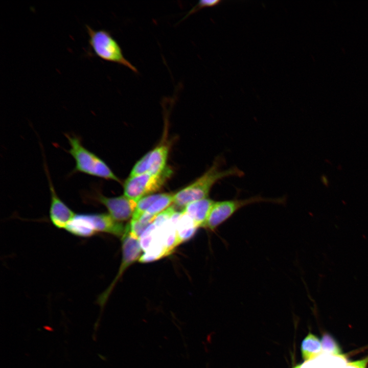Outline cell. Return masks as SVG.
I'll list each match as a JSON object with an SVG mask.
<instances>
[{
	"label": "cell",
	"instance_id": "7a4b0ae2",
	"mask_svg": "<svg viewBox=\"0 0 368 368\" xmlns=\"http://www.w3.org/2000/svg\"><path fill=\"white\" fill-rule=\"evenodd\" d=\"M65 136L70 146L68 152L75 161L74 173H82L120 182L119 179L102 159L83 146L79 137L68 134Z\"/></svg>",
	"mask_w": 368,
	"mask_h": 368
},
{
	"label": "cell",
	"instance_id": "7c38bea8",
	"mask_svg": "<svg viewBox=\"0 0 368 368\" xmlns=\"http://www.w3.org/2000/svg\"><path fill=\"white\" fill-rule=\"evenodd\" d=\"M198 227L193 220L182 211L176 224L177 236L180 243L191 239Z\"/></svg>",
	"mask_w": 368,
	"mask_h": 368
},
{
	"label": "cell",
	"instance_id": "6da1fadb",
	"mask_svg": "<svg viewBox=\"0 0 368 368\" xmlns=\"http://www.w3.org/2000/svg\"><path fill=\"white\" fill-rule=\"evenodd\" d=\"M224 163L223 158L218 157L202 175L174 194V204L178 208H185L191 202L208 198L213 186L219 180L230 176L244 175L243 171L236 167L221 169L220 167Z\"/></svg>",
	"mask_w": 368,
	"mask_h": 368
},
{
	"label": "cell",
	"instance_id": "e0dca14e",
	"mask_svg": "<svg viewBox=\"0 0 368 368\" xmlns=\"http://www.w3.org/2000/svg\"><path fill=\"white\" fill-rule=\"evenodd\" d=\"M148 159L149 153L148 152L135 164L131 171L130 177L148 173L149 169Z\"/></svg>",
	"mask_w": 368,
	"mask_h": 368
},
{
	"label": "cell",
	"instance_id": "8992f818",
	"mask_svg": "<svg viewBox=\"0 0 368 368\" xmlns=\"http://www.w3.org/2000/svg\"><path fill=\"white\" fill-rule=\"evenodd\" d=\"M172 171L167 167L161 174L146 173L129 178L124 184V194L129 199L137 202L143 197L159 190L171 175Z\"/></svg>",
	"mask_w": 368,
	"mask_h": 368
},
{
	"label": "cell",
	"instance_id": "9c48e42d",
	"mask_svg": "<svg viewBox=\"0 0 368 368\" xmlns=\"http://www.w3.org/2000/svg\"><path fill=\"white\" fill-rule=\"evenodd\" d=\"M65 229L70 234L79 237H90L96 234L91 213L76 214Z\"/></svg>",
	"mask_w": 368,
	"mask_h": 368
},
{
	"label": "cell",
	"instance_id": "2e32d148",
	"mask_svg": "<svg viewBox=\"0 0 368 368\" xmlns=\"http://www.w3.org/2000/svg\"><path fill=\"white\" fill-rule=\"evenodd\" d=\"M323 352L344 358L342 350L334 338L327 333H325L321 339Z\"/></svg>",
	"mask_w": 368,
	"mask_h": 368
},
{
	"label": "cell",
	"instance_id": "30bf717a",
	"mask_svg": "<svg viewBox=\"0 0 368 368\" xmlns=\"http://www.w3.org/2000/svg\"><path fill=\"white\" fill-rule=\"evenodd\" d=\"M215 201L209 198L188 204L182 211L188 215L198 227H203Z\"/></svg>",
	"mask_w": 368,
	"mask_h": 368
},
{
	"label": "cell",
	"instance_id": "ffe728a7",
	"mask_svg": "<svg viewBox=\"0 0 368 368\" xmlns=\"http://www.w3.org/2000/svg\"><path fill=\"white\" fill-rule=\"evenodd\" d=\"M321 181L324 185H326V186H327L328 185L329 181H328L327 177L326 176L323 175L321 176Z\"/></svg>",
	"mask_w": 368,
	"mask_h": 368
},
{
	"label": "cell",
	"instance_id": "ac0fdd59",
	"mask_svg": "<svg viewBox=\"0 0 368 368\" xmlns=\"http://www.w3.org/2000/svg\"><path fill=\"white\" fill-rule=\"evenodd\" d=\"M222 2L220 0H201L194 6L181 20L186 19L190 15L200 11L203 8L206 7H213L219 5Z\"/></svg>",
	"mask_w": 368,
	"mask_h": 368
},
{
	"label": "cell",
	"instance_id": "d6986e66",
	"mask_svg": "<svg viewBox=\"0 0 368 368\" xmlns=\"http://www.w3.org/2000/svg\"><path fill=\"white\" fill-rule=\"evenodd\" d=\"M367 363L368 356L362 360L350 362L348 363L347 365L356 368H366Z\"/></svg>",
	"mask_w": 368,
	"mask_h": 368
},
{
	"label": "cell",
	"instance_id": "5bb4252c",
	"mask_svg": "<svg viewBox=\"0 0 368 368\" xmlns=\"http://www.w3.org/2000/svg\"><path fill=\"white\" fill-rule=\"evenodd\" d=\"M174 194L172 193H162L152 205L145 213L152 217L166 210L174 202Z\"/></svg>",
	"mask_w": 368,
	"mask_h": 368
},
{
	"label": "cell",
	"instance_id": "3957f363",
	"mask_svg": "<svg viewBox=\"0 0 368 368\" xmlns=\"http://www.w3.org/2000/svg\"><path fill=\"white\" fill-rule=\"evenodd\" d=\"M85 27L89 46L95 56L103 60L123 65L135 73H139L137 68L124 56L120 44L109 31L95 30L87 25Z\"/></svg>",
	"mask_w": 368,
	"mask_h": 368
},
{
	"label": "cell",
	"instance_id": "9a60e30c",
	"mask_svg": "<svg viewBox=\"0 0 368 368\" xmlns=\"http://www.w3.org/2000/svg\"><path fill=\"white\" fill-rule=\"evenodd\" d=\"M161 195L162 194H153L140 199L137 202L131 221L137 220Z\"/></svg>",
	"mask_w": 368,
	"mask_h": 368
},
{
	"label": "cell",
	"instance_id": "4fadbf2b",
	"mask_svg": "<svg viewBox=\"0 0 368 368\" xmlns=\"http://www.w3.org/2000/svg\"><path fill=\"white\" fill-rule=\"evenodd\" d=\"M301 350L304 361H308L323 352L321 341L316 336L309 332L302 342Z\"/></svg>",
	"mask_w": 368,
	"mask_h": 368
},
{
	"label": "cell",
	"instance_id": "52a82bcc",
	"mask_svg": "<svg viewBox=\"0 0 368 368\" xmlns=\"http://www.w3.org/2000/svg\"><path fill=\"white\" fill-rule=\"evenodd\" d=\"M93 199L104 205L110 216L116 221L121 222L132 217L137 202L125 195L107 197L98 192L93 195Z\"/></svg>",
	"mask_w": 368,
	"mask_h": 368
},
{
	"label": "cell",
	"instance_id": "8fae6325",
	"mask_svg": "<svg viewBox=\"0 0 368 368\" xmlns=\"http://www.w3.org/2000/svg\"><path fill=\"white\" fill-rule=\"evenodd\" d=\"M149 153L148 173L156 175L165 170L168 154V147L162 145L155 148Z\"/></svg>",
	"mask_w": 368,
	"mask_h": 368
},
{
	"label": "cell",
	"instance_id": "ba28073f",
	"mask_svg": "<svg viewBox=\"0 0 368 368\" xmlns=\"http://www.w3.org/2000/svg\"><path fill=\"white\" fill-rule=\"evenodd\" d=\"M51 193L49 217L52 224L58 228H64L75 213L59 198L49 176Z\"/></svg>",
	"mask_w": 368,
	"mask_h": 368
},
{
	"label": "cell",
	"instance_id": "44dd1931",
	"mask_svg": "<svg viewBox=\"0 0 368 368\" xmlns=\"http://www.w3.org/2000/svg\"><path fill=\"white\" fill-rule=\"evenodd\" d=\"M302 365V364H297V365H295V366H294L293 368H301Z\"/></svg>",
	"mask_w": 368,
	"mask_h": 368
},
{
	"label": "cell",
	"instance_id": "5b68a950",
	"mask_svg": "<svg viewBox=\"0 0 368 368\" xmlns=\"http://www.w3.org/2000/svg\"><path fill=\"white\" fill-rule=\"evenodd\" d=\"M122 259L119 271L114 280L108 288L98 297L96 303L101 308V313L107 300L114 286L120 279L126 269L136 261L142 250L139 238L130 231L129 224L125 226V229L122 237ZM99 319H101V316Z\"/></svg>",
	"mask_w": 368,
	"mask_h": 368
},
{
	"label": "cell",
	"instance_id": "277c9868",
	"mask_svg": "<svg viewBox=\"0 0 368 368\" xmlns=\"http://www.w3.org/2000/svg\"><path fill=\"white\" fill-rule=\"evenodd\" d=\"M285 201L283 197L271 198L257 196L242 199L215 201L203 227L213 231L240 209L251 204L263 202L283 204Z\"/></svg>",
	"mask_w": 368,
	"mask_h": 368
}]
</instances>
